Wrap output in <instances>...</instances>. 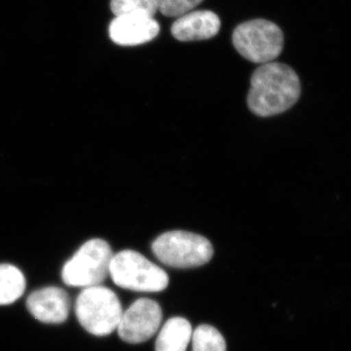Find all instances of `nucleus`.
I'll return each instance as SVG.
<instances>
[{
    "instance_id": "13",
    "label": "nucleus",
    "mask_w": 351,
    "mask_h": 351,
    "mask_svg": "<svg viewBox=\"0 0 351 351\" xmlns=\"http://www.w3.org/2000/svg\"><path fill=\"white\" fill-rule=\"evenodd\" d=\"M191 341L193 351H226L223 335L211 325L203 324L196 328Z\"/></svg>"
},
{
    "instance_id": "11",
    "label": "nucleus",
    "mask_w": 351,
    "mask_h": 351,
    "mask_svg": "<svg viewBox=\"0 0 351 351\" xmlns=\"http://www.w3.org/2000/svg\"><path fill=\"white\" fill-rule=\"evenodd\" d=\"M193 337V327L186 318H170L156 339V351H186Z\"/></svg>"
},
{
    "instance_id": "1",
    "label": "nucleus",
    "mask_w": 351,
    "mask_h": 351,
    "mask_svg": "<svg viewBox=\"0 0 351 351\" xmlns=\"http://www.w3.org/2000/svg\"><path fill=\"white\" fill-rule=\"evenodd\" d=\"M301 92V82L294 69L270 62L254 71L247 104L258 117H271L292 108Z\"/></svg>"
},
{
    "instance_id": "2",
    "label": "nucleus",
    "mask_w": 351,
    "mask_h": 351,
    "mask_svg": "<svg viewBox=\"0 0 351 351\" xmlns=\"http://www.w3.org/2000/svg\"><path fill=\"white\" fill-rule=\"evenodd\" d=\"M75 315L83 329L97 337H105L117 330L123 309L112 290L98 285L82 289L75 306Z\"/></svg>"
},
{
    "instance_id": "5",
    "label": "nucleus",
    "mask_w": 351,
    "mask_h": 351,
    "mask_svg": "<svg viewBox=\"0 0 351 351\" xmlns=\"http://www.w3.org/2000/svg\"><path fill=\"white\" fill-rule=\"evenodd\" d=\"M154 256L175 269H193L206 265L214 255L211 242L196 233L173 230L159 235L152 245Z\"/></svg>"
},
{
    "instance_id": "14",
    "label": "nucleus",
    "mask_w": 351,
    "mask_h": 351,
    "mask_svg": "<svg viewBox=\"0 0 351 351\" xmlns=\"http://www.w3.org/2000/svg\"><path fill=\"white\" fill-rule=\"evenodd\" d=\"M110 8L115 17L142 15L154 18L158 11L156 0H112Z\"/></svg>"
},
{
    "instance_id": "6",
    "label": "nucleus",
    "mask_w": 351,
    "mask_h": 351,
    "mask_svg": "<svg viewBox=\"0 0 351 351\" xmlns=\"http://www.w3.org/2000/svg\"><path fill=\"white\" fill-rule=\"evenodd\" d=\"M232 43L239 54L252 63L267 64L282 52L284 34L280 27L270 21L252 20L234 29Z\"/></svg>"
},
{
    "instance_id": "10",
    "label": "nucleus",
    "mask_w": 351,
    "mask_h": 351,
    "mask_svg": "<svg viewBox=\"0 0 351 351\" xmlns=\"http://www.w3.org/2000/svg\"><path fill=\"white\" fill-rule=\"evenodd\" d=\"M221 27L219 16L212 11H191L175 21L171 32L177 40H205L216 36Z\"/></svg>"
},
{
    "instance_id": "8",
    "label": "nucleus",
    "mask_w": 351,
    "mask_h": 351,
    "mask_svg": "<svg viewBox=\"0 0 351 351\" xmlns=\"http://www.w3.org/2000/svg\"><path fill=\"white\" fill-rule=\"evenodd\" d=\"M29 313L44 324H61L68 319L71 300L59 287H45L34 291L27 299Z\"/></svg>"
},
{
    "instance_id": "7",
    "label": "nucleus",
    "mask_w": 351,
    "mask_h": 351,
    "mask_svg": "<svg viewBox=\"0 0 351 351\" xmlns=\"http://www.w3.org/2000/svg\"><path fill=\"white\" fill-rule=\"evenodd\" d=\"M162 309L151 299H138L122 313L117 327L120 339L128 343H145L152 338L162 321Z\"/></svg>"
},
{
    "instance_id": "15",
    "label": "nucleus",
    "mask_w": 351,
    "mask_h": 351,
    "mask_svg": "<svg viewBox=\"0 0 351 351\" xmlns=\"http://www.w3.org/2000/svg\"><path fill=\"white\" fill-rule=\"evenodd\" d=\"M203 0H156L159 12L166 17L179 18L193 11Z\"/></svg>"
},
{
    "instance_id": "12",
    "label": "nucleus",
    "mask_w": 351,
    "mask_h": 351,
    "mask_svg": "<svg viewBox=\"0 0 351 351\" xmlns=\"http://www.w3.org/2000/svg\"><path fill=\"white\" fill-rule=\"evenodd\" d=\"M25 285L22 270L10 263H0V306L17 302L24 295Z\"/></svg>"
},
{
    "instance_id": "9",
    "label": "nucleus",
    "mask_w": 351,
    "mask_h": 351,
    "mask_svg": "<svg viewBox=\"0 0 351 351\" xmlns=\"http://www.w3.org/2000/svg\"><path fill=\"white\" fill-rule=\"evenodd\" d=\"M160 27L154 18L142 15L115 17L110 23V38L121 46H136L149 43L156 38Z\"/></svg>"
},
{
    "instance_id": "3",
    "label": "nucleus",
    "mask_w": 351,
    "mask_h": 351,
    "mask_svg": "<svg viewBox=\"0 0 351 351\" xmlns=\"http://www.w3.org/2000/svg\"><path fill=\"white\" fill-rule=\"evenodd\" d=\"M112 257L113 252L106 240H88L64 263L62 279L69 287L85 289L101 285L110 276Z\"/></svg>"
},
{
    "instance_id": "4",
    "label": "nucleus",
    "mask_w": 351,
    "mask_h": 351,
    "mask_svg": "<svg viewBox=\"0 0 351 351\" xmlns=\"http://www.w3.org/2000/svg\"><path fill=\"white\" fill-rule=\"evenodd\" d=\"M110 276L115 285L136 292H161L169 284V277L161 267L133 250L113 254Z\"/></svg>"
}]
</instances>
